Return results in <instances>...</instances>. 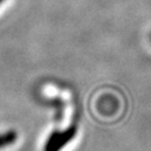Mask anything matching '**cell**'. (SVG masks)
<instances>
[{"instance_id":"obj_1","label":"cell","mask_w":151,"mask_h":151,"mask_svg":"<svg viewBox=\"0 0 151 151\" xmlns=\"http://www.w3.org/2000/svg\"><path fill=\"white\" fill-rule=\"evenodd\" d=\"M75 135V129L67 130L63 133H53L46 142L44 151H60Z\"/></svg>"},{"instance_id":"obj_2","label":"cell","mask_w":151,"mask_h":151,"mask_svg":"<svg viewBox=\"0 0 151 151\" xmlns=\"http://www.w3.org/2000/svg\"><path fill=\"white\" fill-rule=\"evenodd\" d=\"M17 139V133L15 131H9L0 134V149L12 145Z\"/></svg>"},{"instance_id":"obj_3","label":"cell","mask_w":151,"mask_h":151,"mask_svg":"<svg viewBox=\"0 0 151 151\" xmlns=\"http://www.w3.org/2000/svg\"><path fill=\"white\" fill-rule=\"evenodd\" d=\"M149 38H150V42H151V32H150V36H149Z\"/></svg>"}]
</instances>
